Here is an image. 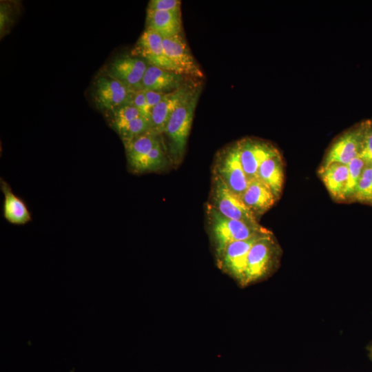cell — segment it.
<instances>
[{"mask_svg": "<svg viewBox=\"0 0 372 372\" xmlns=\"http://www.w3.org/2000/svg\"><path fill=\"white\" fill-rule=\"evenodd\" d=\"M110 125L118 134L133 119L145 116L138 109L132 105H123L110 112Z\"/></svg>", "mask_w": 372, "mask_h": 372, "instance_id": "obj_22", "label": "cell"}, {"mask_svg": "<svg viewBox=\"0 0 372 372\" xmlns=\"http://www.w3.org/2000/svg\"><path fill=\"white\" fill-rule=\"evenodd\" d=\"M164 52L183 75L196 78L203 77V73L192 55L181 34L170 38H163Z\"/></svg>", "mask_w": 372, "mask_h": 372, "instance_id": "obj_12", "label": "cell"}, {"mask_svg": "<svg viewBox=\"0 0 372 372\" xmlns=\"http://www.w3.org/2000/svg\"><path fill=\"white\" fill-rule=\"evenodd\" d=\"M363 124V141L359 156L367 164H372V123L367 121Z\"/></svg>", "mask_w": 372, "mask_h": 372, "instance_id": "obj_26", "label": "cell"}, {"mask_svg": "<svg viewBox=\"0 0 372 372\" xmlns=\"http://www.w3.org/2000/svg\"><path fill=\"white\" fill-rule=\"evenodd\" d=\"M240 199L258 220L278 200L269 187L258 178L249 182L248 187Z\"/></svg>", "mask_w": 372, "mask_h": 372, "instance_id": "obj_14", "label": "cell"}, {"mask_svg": "<svg viewBox=\"0 0 372 372\" xmlns=\"http://www.w3.org/2000/svg\"><path fill=\"white\" fill-rule=\"evenodd\" d=\"M353 198L372 205V164H366L365 166Z\"/></svg>", "mask_w": 372, "mask_h": 372, "instance_id": "obj_24", "label": "cell"}, {"mask_svg": "<svg viewBox=\"0 0 372 372\" xmlns=\"http://www.w3.org/2000/svg\"><path fill=\"white\" fill-rule=\"evenodd\" d=\"M237 143L240 162L249 182L257 178L260 164L279 152L269 143L259 139L245 138Z\"/></svg>", "mask_w": 372, "mask_h": 372, "instance_id": "obj_10", "label": "cell"}, {"mask_svg": "<svg viewBox=\"0 0 372 372\" xmlns=\"http://www.w3.org/2000/svg\"><path fill=\"white\" fill-rule=\"evenodd\" d=\"M181 1L179 0H151L147 10L162 11L180 10Z\"/></svg>", "mask_w": 372, "mask_h": 372, "instance_id": "obj_27", "label": "cell"}, {"mask_svg": "<svg viewBox=\"0 0 372 372\" xmlns=\"http://www.w3.org/2000/svg\"><path fill=\"white\" fill-rule=\"evenodd\" d=\"M134 91L109 75L99 76L94 83V98L102 111L111 112L125 105H130Z\"/></svg>", "mask_w": 372, "mask_h": 372, "instance_id": "obj_7", "label": "cell"}, {"mask_svg": "<svg viewBox=\"0 0 372 372\" xmlns=\"http://www.w3.org/2000/svg\"><path fill=\"white\" fill-rule=\"evenodd\" d=\"M208 203L225 217L249 224H259L258 220L241 199L214 175H212Z\"/></svg>", "mask_w": 372, "mask_h": 372, "instance_id": "obj_5", "label": "cell"}, {"mask_svg": "<svg viewBox=\"0 0 372 372\" xmlns=\"http://www.w3.org/2000/svg\"><path fill=\"white\" fill-rule=\"evenodd\" d=\"M257 178L269 187L278 200L280 198L284 185L285 174L283 161L279 152L260 164Z\"/></svg>", "mask_w": 372, "mask_h": 372, "instance_id": "obj_17", "label": "cell"}, {"mask_svg": "<svg viewBox=\"0 0 372 372\" xmlns=\"http://www.w3.org/2000/svg\"><path fill=\"white\" fill-rule=\"evenodd\" d=\"M147 66L145 61L140 58L123 56L111 62L107 75L136 92L142 90V80Z\"/></svg>", "mask_w": 372, "mask_h": 372, "instance_id": "obj_11", "label": "cell"}, {"mask_svg": "<svg viewBox=\"0 0 372 372\" xmlns=\"http://www.w3.org/2000/svg\"><path fill=\"white\" fill-rule=\"evenodd\" d=\"M200 93V90L195 87L182 101L170 116L163 133L167 138L166 149L174 166L180 165L184 157Z\"/></svg>", "mask_w": 372, "mask_h": 372, "instance_id": "obj_2", "label": "cell"}, {"mask_svg": "<svg viewBox=\"0 0 372 372\" xmlns=\"http://www.w3.org/2000/svg\"><path fill=\"white\" fill-rule=\"evenodd\" d=\"M366 164L367 163L358 156L347 165L349 176L347 187L344 192V200L353 197L356 186Z\"/></svg>", "mask_w": 372, "mask_h": 372, "instance_id": "obj_25", "label": "cell"}, {"mask_svg": "<svg viewBox=\"0 0 372 372\" xmlns=\"http://www.w3.org/2000/svg\"><path fill=\"white\" fill-rule=\"evenodd\" d=\"M147 101V106L150 110L156 106L167 93L161 92H155L151 90H143Z\"/></svg>", "mask_w": 372, "mask_h": 372, "instance_id": "obj_30", "label": "cell"}, {"mask_svg": "<svg viewBox=\"0 0 372 372\" xmlns=\"http://www.w3.org/2000/svg\"><path fill=\"white\" fill-rule=\"evenodd\" d=\"M190 85L184 84L176 90L166 94L163 99L154 106L150 114V126L152 132L163 134L169 118L176 108L193 91Z\"/></svg>", "mask_w": 372, "mask_h": 372, "instance_id": "obj_13", "label": "cell"}, {"mask_svg": "<svg viewBox=\"0 0 372 372\" xmlns=\"http://www.w3.org/2000/svg\"><path fill=\"white\" fill-rule=\"evenodd\" d=\"M130 105L138 109L149 119L151 112L147 106L145 93L143 90L134 92Z\"/></svg>", "mask_w": 372, "mask_h": 372, "instance_id": "obj_28", "label": "cell"}, {"mask_svg": "<svg viewBox=\"0 0 372 372\" xmlns=\"http://www.w3.org/2000/svg\"><path fill=\"white\" fill-rule=\"evenodd\" d=\"M264 234H265L231 242L215 256L218 268L235 280L241 287H245V271L249 250L253 244Z\"/></svg>", "mask_w": 372, "mask_h": 372, "instance_id": "obj_6", "label": "cell"}, {"mask_svg": "<svg viewBox=\"0 0 372 372\" xmlns=\"http://www.w3.org/2000/svg\"><path fill=\"white\" fill-rule=\"evenodd\" d=\"M318 174L331 197L335 200H344L349 176L348 165L331 163L320 168Z\"/></svg>", "mask_w": 372, "mask_h": 372, "instance_id": "obj_19", "label": "cell"}, {"mask_svg": "<svg viewBox=\"0 0 372 372\" xmlns=\"http://www.w3.org/2000/svg\"><path fill=\"white\" fill-rule=\"evenodd\" d=\"M172 165L166 147L160 139L144 158L136 174L163 171Z\"/></svg>", "mask_w": 372, "mask_h": 372, "instance_id": "obj_21", "label": "cell"}, {"mask_svg": "<svg viewBox=\"0 0 372 372\" xmlns=\"http://www.w3.org/2000/svg\"><path fill=\"white\" fill-rule=\"evenodd\" d=\"M151 130L149 119L145 116L131 121L118 134L125 145L134 138Z\"/></svg>", "mask_w": 372, "mask_h": 372, "instance_id": "obj_23", "label": "cell"}, {"mask_svg": "<svg viewBox=\"0 0 372 372\" xmlns=\"http://www.w3.org/2000/svg\"><path fill=\"white\" fill-rule=\"evenodd\" d=\"M1 189L3 194V214L4 218L11 224L22 225L32 219L27 205L19 196L13 193L9 185L2 178Z\"/></svg>", "mask_w": 372, "mask_h": 372, "instance_id": "obj_18", "label": "cell"}, {"mask_svg": "<svg viewBox=\"0 0 372 372\" xmlns=\"http://www.w3.org/2000/svg\"><path fill=\"white\" fill-rule=\"evenodd\" d=\"M0 30L1 35L10 25L11 11L9 5L1 3L0 6Z\"/></svg>", "mask_w": 372, "mask_h": 372, "instance_id": "obj_29", "label": "cell"}, {"mask_svg": "<svg viewBox=\"0 0 372 372\" xmlns=\"http://www.w3.org/2000/svg\"><path fill=\"white\" fill-rule=\"evenodd\" d=\"M205 216L214 256L231 242L271 231L260 224H249L225 217L208 203L205 205Z\"/></svg>", "mask_w": 372, "mask_h": 372, "instance_id": "obj_1", "label": "cell"}, {"mask_svg": "<svg viewBox=\"0 0 372 372\" xmlns=\"http://www.w3.org/2000/svg\"><path fill=\"white\" fill-rule=\"evenodd\" d=\"M160 139V135L148 131L124 145L131 171L136 172L144 158Z\"/></svg>", "mask_w": 372, "mask_h": 372, "instance_id": "obj_20", "label": "cell"}, {"mask_svg": "<svg viewBox=\"0 0 372 372\" xmlns=\"http://www.w3.org/2000/svg\"><path fill=\"white\" fill-rule=\"evenodd\" d=\"M146 28L158 32L163 38L181 34L182 20L179 11L147 10Z\"/></svg>", "mask_w": 372, "mask_h": 372, "instance_id": "obj_16", "label": "cell"}, {"mask_svg": "<svg viewBox=\"0 0 372 372\" xmlns=\"http://www.w3.org/2000/svg\"><path fill=\"white\" fill-rule=\"evenodd\" d=\"M184 84V75L148 64L142 80V90L169 93Z\"/></svg>", "mask_w": 372, "mask_h": 372, "instance_id": "obj_15", "label": "cell"}, {"mask_svg": "<svg viewBox=\"0 0 372 372\" xmlns=\"http://www.w3.org/2000/svg\"><path fill=\"white\" fill-rule=\"evenodd\" d=\"M280 257L281 248L273 233L261 236L248 254L245 287L269 278L277 269Z\"/></svg>", "mask_w": 372, "mask_h": 372, "instance_id": "obj_3", "label": "cell"}, {"mask_svg": "<svg viewBox=\"0 0 372 372\" xmlns=\"http://www.w3.org/2000/svg\"><path fill=\"white\" fill-rule=\"evenodd\" d=\"M212 175L218 177L235 195L241 198L248 187L249 180L240 162L237 142L217 153Z\"/></svg>", "mask_w": 372, "mask_h": 372, "instance_id": "obj_4", "label": "cell"}, {"mask_svg": "<svg viewBox=\"0 0 372 372\" xmlns=\"http://www.w3.org/2000/svg\"><path fill=\"white\" fill-rule=\"evenodd\" d=\"M363 135L364 124L340 136L329 147L320 168L325 167L331 163L348 165L359 156Z\"/></svg>", "mask_w": 372, "mask_h": 372, "instance_id": "obj_9", "label": "cell"}, {"mask_svg": "<svg viewBox=\"0 0 372 372\" xmlns=\"http://www.w3.org/2000/svg\"><path fill=\"white\" fill-rule=\"evenodd\" d=\"M163 39L158 32L146 28L137 40L131 54L133 56L147 61L149 65L180 74L165 55Z\"/></svg>", "mask_w": 372, "mask_h": 372, "instance_id": "obj_8", "label": "cell"}]
</instances>
